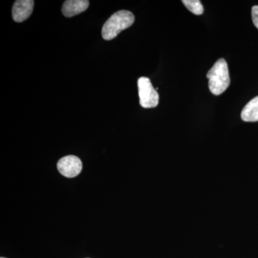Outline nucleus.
<instances>
[{
	"instance_id": "423d86ee",
	"label": "nucleus",
	"mask_w": 258,
	"mask_h": 258,
	"mask_svg": "<svg viewBox=\"0 0 258 258\" xmlns=\"http://www.w3.org/2000/svg\"><path fill=\"white\" fill-rule=\"evenodd\" d=\"M88 0H67L62 7V13L66 18H71L86 11L89 7Z\"/></svg>"
},
{
	"instance_id": "0eeeda50",
	"label": "nucleus",
	"mask_w": 258,
	"mask_h": 258,
	"mask_svg": "<svg viewBox=\"0 0 258 258\" xmlns=\"http://www.w3.org/2000/svg\"><path fill=\"white\" fill-rule=\"evenodd\" d=\"M241 118L246 122L258 121V96L251 100L244 107L241 113Z\"/></svg>"
},
{
	"instance_id": "f03ea898",
	"label": "nucleus",
	"mask_w": 258,
	"mask_h": 258,
	"mask_svg": "<svg viewBox=\"0 0 258 258\" xmlns=\"http://www.w3.org/2000/svg\"><path fill=\"white\" fill-rule=\"evenodd\" d=\"M209 79V88L215 96H220L225 92L230 86L228 66L225 59L217 61L207 74Z\"/></svg>"
},
{
	"instance_id": "39448f33",
	"label": "nucleus",
	"mask_w": 258,
	"mask_h": 258,
	"mask_svg": "<svg viewBox=\"0 0 258 258\" xmlns=\"http://www.w3.org/2000/svg\"><path fill=\"white\" fill-rule=\"evenodd\" d=\"M35 2L32 0H18L13 7V18L17 23H22L30 18L33 11Z\"/></svg>"
},
{
	"instance_id": "9d476101",
	"label": "nucleus",
	"mask_w": 258,
	"mask_h": 258,
	"mask_svg": "<svg viewBox=\"0 0 258 258\" xmlns=\"http://www.w3.org/2000/svg\"><path fill=\"white\" fill-rule=\"evenodd\" d=\"M1 258H6V257H2Z\"/></svg>"
},
{
	"instance_id": "1a4fd4ad",
	"label": "nucleus",
	"mask_w": 258,
	"mask_h": 258,
	"mask_svg": "<svg viewBox=\"0 0 258 258\" xmlns=\"http://www.w3.org/2000/svg\"><path fill=\"white\" fill-rule=\"evenodd\" d=\"M252 18L254 26L258 29V6L257 5L252 7Z\"/></svg>"
},
{
	"instance_id": "f257e3e1",
	"label": "nucleus",
	"mask_w": 258,
	"mask_h": 258,
	"mask_svg": "<svg viewBox=\"0 0 258 258\" xmlns=\"http://www.w3.org/2000/svg\"><path fill=\"white\" fill-rule=\"evenodd\" d=\"M135 18L132 12L120 10L112 15L102 28V36L106 40L114 39L120 32L130 28Z\"/></svg>"
},
{
	"instance_id": "20e7f679",
	"label": "nucleus",
	"mask_w": 258,
	"mask_h": 258,
	"mask_svg": "<svg viewBox=\"0 0 258 258\" xmlns=\"http://www.w3.org/2000/svg\"><path fill=\"white\" fill-rule=\"evenodd\" d=\"M57 168L62 176L68 178L76 177L82 171V161L76 156H66L59 160Z\"/></svg>"
},
{
	"instance_id": "7ed1b4c3",
	"label": "nucleus",
	"mask_w": 258,
	"mask_h": 258,
	"mask_svg": "<svg viewBox=\"0 0 258 258\" xmlns=\"http://www.w3.org/2000/svg\"><path fill=\"white\" fill-rule=\"evenodd\" d=\"M138 89L141 106L144 108H155L158 106L159 102V93L153 86L149 78H139Z\"/></svg>"
},
{
	"instance_id": "6e6552de",
	"label": "nucleus",
	"mask_w": 258,
	"mask_h": 258,
	"mask_svg": "<svg viewBox=\"0 0 258 258\" xmlns=\"http://www.w3.org/2000/svg\"><path fill=\"white\" fill-rule=\"evenodd\" d=\"M182 3L193 14L200 15L204 13L203 5L200 0H183Z\"/></svg>"
}]
</instances>
